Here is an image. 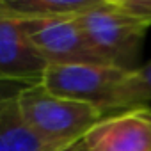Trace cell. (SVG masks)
<instances>
[{"label": "cell", "instance_id": "1", "mask_svg": "<svg viewBox=\"0 0 151 151\" xmlns=\"http://www.w3.org/2000/svg\"><path fill=\"white\" fill-rule=\"evenodd\" d=\"M43 86L53 94L91 103L103 117L146 109L147 87L140 68L135 71L96 64H52Z\"/></svg>", "mask_w": 151, "mask_h": 151}, {"label": "cell", "instance_id": "2", "mask_svg": "<svg viewBox=\"0 0 151 151\" xmlns=\"http://www.w3.org/2000/svg\"><path fill=\"white\" fill-rule=\"evenodd\" d=\"M14 96L25 121L52 140L77 144L103 119V114L91 103L53 94L45 86L22 89Z\"/></svg>", "mask_w": 151, "mask_h": 151}, {"label": "cell", "instance_id": "3", "mask_svg": "<svg viewBox=\"0 0 151 151\" xmlns=\"http://www.w3.org/2000/svg\"><path fill=\"white\" fill-rule=\"evenodd\" d=\"M82 30L94 46V50L110 64L121 69L135 71L137 57L146 25L123 14L112 0H100L98 6L77 16Z\"/></svg>", "mask_w": 151, "mask_h": 151}, {"label": "cell", "instance_id": "4", "mask_svg": "<svg viewBox=\"0 0 151 151\" xmlns=\"http://www.w3.org/2000/svg\"><path fill=\"white\" fill-rule=\"evenodd\" d=\"M20 20V18H18ZM27 37L52 64L110 66L91 45L77 18L20 20Z\"/></svg>", "mask_w": 151, "mask_h": 151}, {"label": "cell", "instance_id": "5", "mask_svg": "<svg viewBox=\"0 0 151 151\" xmlns=\"http://www.w3.org/2000/svg\"><path fill=\"white\" fill-rule=\"evenodd\" d=\"M48 68L50 62L27 37L22 22L6 11H0V75H2V80L20 84L22 89L43 86Z\"/></svg>", "mask_w": 151, "mask_h": 151}, {"label": "cell", "instance_id": "6", "mask_svg": "<svg viewBox=\"0 0 151 151\" xmlns=\"http://www.w3.org/2000/svg\"><path fill=\"white\" fill-rule=\"evenodd\" d=\"M84 151H151V109H133L98 121L80 140Z\"/></svg>", "mask_w": 151, "mask_h": 151}, {"label": "cell", "instance_id": "7", "mask_svg": "<svg viewBox=\"0 0 151 151\" xmlns=\"http://www.w3.org/2000/svg\"><path fill=\"white\" fill-rule=\"evenodd\" d=\"M75 144L52 140L34 130L20 112L16 96L0 101V151H68Z\"/></svg>", "mask_w": 151, "mask_h": 151}, {"label": "cell", "instance_id": "8", "mask_svg": "<svg viewBox=\"0 0 151 151\" xmlns=\"http://www.w3.org/2000/svg\"><path fill=\"white\" fill-rule=\"evenodd\" d=\"M100 0H2L0 11L20 20H52L77 18L91 11Z\"/></svg>", "mask_w": 151, "mask_h": 151}, {"label": "cell", "instance_id": "9", "mask_svg": "<svg viewBox=\"0 0 151 151\" xmlns=\"http://www.w3.org/2000/svg\"><path fill=\"white\" fill-rule=\"evenodd\" d=\"M114 6L132 20L151 27V0H112Z\"/></svg>", "mask_w": 151, "mask_h": 151}, {"label": "cell", "instance_id": "10", "mask_svg": "<svg viewBox=\"0 0 151 151\" xmlns=\"http://www.w3.org/2000/svg\"><path fill=\"white\" fill-rule=\"evenodd\" d=\"M140 73L144 77L146 87H147V100H146V109H151V60L140 68Z\"/></svg>", "mask_w": 151, "mask_h": 151}, {"label": "cell", "instance_id": "11", "mask_svg": "<svg viewBox=\"0 0 151 151\" xmlns=\"http://www.w3.org/2000/svg\"><path fill=\"white\" fill-rule=\"evenodd\" d=\"M68 151H84V147L80 146V142H77V144H75V146H73V147H69Z\"/></svg>", "mask_w": 151, "mask_h": 151}]
</instances>
